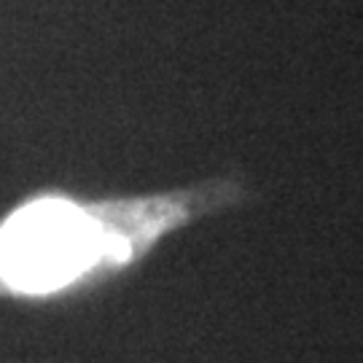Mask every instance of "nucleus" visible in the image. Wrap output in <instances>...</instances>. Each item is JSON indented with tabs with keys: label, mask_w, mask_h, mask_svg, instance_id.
<instances>
[{
	"label": "nucleus",
	"mask_w": 363,
	"mask_h": 363,
	"mask_svg": "<svg viewBox=\"0 0 363 363\" xmlns=\"http://www.w3.org/2000/svg\"><path fill=\"white\" fill-rule=\"evenodd\" d=\"M220 199L223 189L181 191L116 208L113 218H94L62 199H38L0 229V280L25 294L54 291L97 261H130L140 245H151L162 232Z\"/></svg>",
	"instance_id": "f257e3e1"
}]
</instances>
